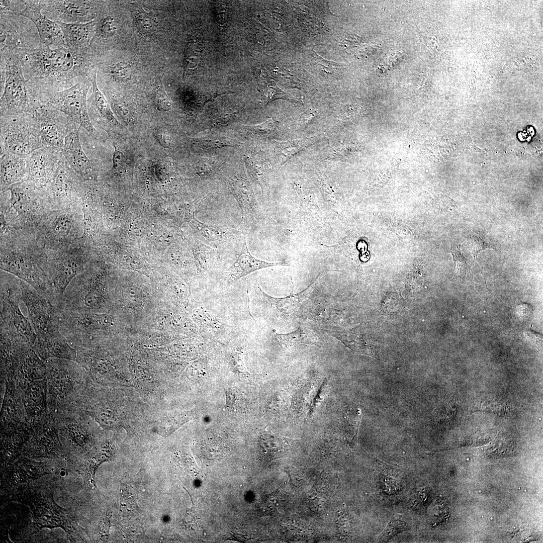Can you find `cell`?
<instances>
[{"label":"cell","instance_id":"1","mask_svg":"<svg viewBox=\"0 0 543 543\" xmlns=\"http://www.w3.org/2000/svg\"><path fill=\"white\" fill-rule=\"evenodd\" d=\"M1 240V269L27 282L55 306L46 250L36 231H15Z\"/></svg>","mask_w":543,"mask_h":543},{"label":"cell","instance_id":"2","mask_svg":"<svg viewBox=\"0 0 543 543\" xmlns=\"http://www.w3.org/2000/svg\"><path fill=\"white\" fill-rule=\"evenodd\" d=\"M20 58L25 78L44 91L63 90L82 76L94 77L90 76L92 60L89 55H75L67 47L39 46L25 51Z\"/></svg>","mask_w":543,"mask_h":543},{"label":"cell","instance_id":"3","mask_svg":"<svg viewBox=\"0 0 543 543\" xmlns=\"http://www.w3.org/2000/svg\"><path fill=\"white\" fill-rule=\"evenodd\" d=\"M46 189L25 180L1 191V222L13 230L36 229L52 209Z\"/></svg>","mask_w":543,"mask_h":543},{"label":"cell","instance_id":"4","mask_svg":"<svg viewBox=\"0 0 543 543\" xmlns=\"http://www.w3.org/2000/svg\"><path fill=\"white\" fill-rule=\"evenodd\" d=\"M44 361L46 367L47 413L58 415L82 410L84 368L74 360L50 358Z\"/></svg>","mask_w":543,"mask_h":543},{"label":"cell","instance_id":"5","mask_svg":"<svg viewBox=\"0 0 543 543\" xmlns=\"http://www.w3.org/2000/svg\"><path fill=\"white\" fill-rule=\"evenodd\" d=\"M0 115L34 114L45 104L46 92L27 79L17 54H1Z\"/></svg>","mask_w":543,"mask_h":543},{"label":"cell","instance_id":"6","mask_svg":"<svg viewBox=\"0 0 543 543\" xmlns=\"http://www.w3.org/2000/svg\"><path fill=\"white\" fill-rule=\"evenodd\" d=\"M81 203L70 207L52 209L41 219L37 237L46 251H58L82 245L84 234Z\"/></svg>","mask_w":543,"mask_h":543},{"label":"cell","instance_id":"7","mask_svg":"<svg viewBox=\"0 0 543 543\" xmlns=\"http://www.w3.org/2000/svg\"><path fill=\"white\" fill-rule=\"evenodd\" d=\"M20 279L1 269V334L29 347L37 335L28 318L20 309Z\"/></svg>","mask_w":543,"mask_h":543},{"label":"cell","instance_id":"8","mask_svg":"<svg viewBox=\"0 0 543 543\" xmlns=\"http://www.w3.org/2000/svg\"><path fill=\"white\" fill-rule=\"evenodd\" d=\"M1 152L26 157L45 146L34 114L1 116Z\"/></svg>","mask_w":543,"mask_h":543},{"label":"cell","instance_id":"9","mask_svg":"<svg viewBox=\"0 0 543 543\" xmlns=\"http://www.w3.org/2000/svg\"><path fill=\"white\" fill-rule=\"evenodd\" d=\"M94 77L82 76L69 88L48 91L45 102V105L65 113L93 135L97 131L89 116L86 97Z\"/></svg>","mask_w":543,"mask_h":543},{"label":"cell","instance_id":"10","mask_svg":"<svg viewBox=\"0 0 543 543\" xmlns=\"http://www.w3.org/2000/svg\"><path fill=\"white\" fill-rule=\"evenodd\" d=\"M0 13L1 54H20L39 46V34L30 20L12 12Z\"/></svg>","mask_w":543,"mask_h":543},{"label":"cell","instance_id":"11","mask_svg":"<svg viewBox=\"0 0 543 543\" xmlns=\"http://www.w3.org/2000/svg\"><path fill=\"white\" fill-rule=\"evenodd\" d=\"M81 245L58 251H46L56 307L71 281L85 269Z\"/></svg>","mask_w":543,"mask_h":543},{"label":"cell","instance_id":"12","mask_svg":"<svg viewBox=\"0 0 543 543\" xmlns=\"http://www.w3.org/2000/svg\"><path fill=\"white\" fill-rule=\"evenodd\" d=\"M85 187L86 182L71 168L62 155L53 177L46 188L52 202V209L70 207L80 203Z\"/></svg>","mask_w":543,"mask_h":543},{"label":"cell","instance_id":"13","mask_svg":"<svg viewBox=\"0 0 543 543\" xmlns=\"http://www.w3.org/2000/svg\"><path fill=\"white\" fill-rule=\"evenodd\" d=\"M20 287L22 300L27 307L29 319L37 337L60 332L58 312L49 300L21 279Z\"/></svg>","mask_w":543,"mask_h":543},{"label":"cell","instance_id":"14","mask_svg":"<svg viewBox=\"0 0 543 543\" xmlns=\"http://www.w3.org/2000/svg\"><path fill=\"white\" fill-rule=\"evenodd\" d=\"M45 146L62 151L65 138L80 126L62 112L49 105H42L34 112Z\"/></svg>","mask_w":543,"mask_h":543},{"label":"cell","instance_id":"15","mask_svg":"<svg viewBox=\"0 0 543 543\" xmlns=\"http://www.w3.org/2000/svg\"><path fill=\"white\" fill-rule=\"evenodd\" d=\"M42 10L52 14L55 21L65 23H86L95 20L99 4L83 0H40Z\"/></svg>","mask_w":543,"mask_h":543},{"label":"cell","instance_id":"16","mask_svg":"<svg viewBox=\"0 0 543 543\" xmlns=\"http://www.w3.org/2000/svg\"><path fill=\"white\" fill-rule=\"evenodd\" d=\"M25 8L19 15L30 20L35 26L40 38L39 46L56 48L67 47L61 28L41 13L40 0L23 1Z\"/></svg>","mask_w":543,"mask_h":543},{"label":"cell","instance_id":"17","mask_svg":"<svg viewBox=\"0 0 543 543\" xmlns=\"http://www.w3.org/2000/svg\"><path fill=\"white\" fill-rule=\"evenodd\" d=\"M62 157V151L49 146L35 150L27 156L26 180L46 189L51 182Z\"/></svg>","mask_w":543,"mask_h":543},{"label":"cell","instance_id":"18","mask_svg":"<svg viewBox=\"0 0 543 543\" xmlns=\"http://www.w3.org/2000/svg\"><path fill=\"white\" fill-rule=\"evenodd\" d=\"M80 128V126H78L66 136L62 153L71 168L86 182L95 178L96 173L90 160L82 148L79 139Z\"/></svg>","mask_w":543,"mask_h":543},{"label":"cell","instance_id":"19","mask_svg":"<svg viewBox=\"0 0 543 543\" xmlns=\"http://www.w3.org/2000/svg\"><path fill=\"white\" fill-rule=\"evenodd\" d=\"M55 21L61 29L68 48L75 55L86 56L96 31L95 20L82 23Z\"/></svg>","mask_w":543,"mask_h":543},{"label":"cell","instance_id":"20","mask_svg":"<svg viewBox=\"0 0 543 543\" xmlns=\"http://www.w3.org/2000/svg\"><path fill=\"white\" fill-rule=\"evenodd\" d=\"M320 275L306 289L302 291L294 293L293 290L289 295L284 298H276L270 296L258 288L265 305L275 315L282 319L288 320L297 313L303 302L309 296L315 286Z\"/></svg>","mask_w":543,"mask_h":543},{"label":"cell","instance_id":"21","mask_svg":"<svg viewBox=\"0 0 543 543\" xmlns=\"http://www.w3.org/2000/svg\"><path fill=\"white\" fill-rule=\"evenodd\" d=\"M90 119L95 121L108 132L114 128L122 126L117 120L111 106L98 87L97 82V70L93 79L92 92L87 101Z\"/></svg>","mask_w":543,"mask_h":543},{"label":"cell","instance_id":"22","mask_svg":"<svg viewBox=\"0 0 543 543\" xmlns=\"http://www.w3.org/2000/svg\"><path fill=\"white\" fill-rule=\"evenodd\" d=\"M32 348L43 360L50 358L76 360L77 357V350L71 346L60 332L37 336Z\"/></svg>","mask_w":543,"mask_h":543},{"label":"cell","instance_id":"23","mask_svg":"<svg viewBox=\"0 0 543 543\" xmlns=\"http://www.w3.org/2000/svg\"><path fill=\"white\" fill-rule=\"evenodd\" d=\"M28 173L27 156L16 155L1 152V191L11 186L27 179Z\"/></svg>","mask_w":543,"mask_h":543},{"label":"cell","instance_id":"24","mask_svg":"<svg viewBox=\"0 0 543 543\" xmlns=\"http://www.w3.org/2000/svg\"><path fill=\"white\" fill-rule=\"evenodd\" d=\"M287 261L269 262L256 258L248 250L245 236L243 237L242 248L236 260L232 266L231 278L237 281L244 276L257 270L276 266H288Z\"/></svg>","mask_w":543,"mask_h":543},{"label":"cell","instance_id":"25","mask_svg":"<svg viewBox=\"0 0 543 543\" xmlns=\"http://www.w3.org/2000/svg\"><path fill=\"white\" fill-rule=\"evenodd\" d=\"M100 66L99 73L107 81L116 82H126L130 80L134 73L133 64L129 61H106Z\"/></svg>","mask_w":543,"mask_h":543},{"label":"cell","instance_id":"26","mask_svg":"<svg viewBox=\"0 0 543 543\" xmlns=\"http://www.w3.org/2000/svg\"><path fill=\"white\" fill-rule=\"evenodd\" d=\"M233 195L245 216L249 217L255 206V199L249 182L243 178H236L231 185Z\"/></svg>","mask_w":543,"mask_h":543},{"label":"cell","instance_id":"27","mask_svg":"<svg viewBox=\"0 0 543 543\" xmlns=\"http://www.w3.org/2000/svg\"><path fill=\"white\" fill-rule=\"evenodd\" d=\"M321 135L303 139L277 142L278 152L281 165L294 155L313 145L320 140Z\"/></svg>","mask_w":543,"mask_h":543},{"label":"cell","instance_id":"28","mask_svg":"<svg viewBox=\"0 0 543 543\" xmlns=\"http://www.w3.org/2000/svg\"><path fill=\"white\" fill-rule=\"evenodd\" d=\"M324 330L327 334L338 339L352 350L361 354L372 355L366 340L360 333L350 331Z\"/></svg>","mask_w":543,"mask_h":543},{"label":"cell","instance_id":"29","mask_svg":"<svg viewBox=\"0 0 543 543\" xmlns=\"http://www.w3.org/2000/svg\"><path fill=\"white\" fill-rule=\"evenodd\" d=\"M275 336L282 344L288 346L312 344L315 339V334L303 327L286 334L275 333Z\"/></svg>","mask_w":543,"mask_h":543},{"label":"cell","instance_id":"30","mask_svg":"<svg viewBox=\"0 0 543 543\" xmlns=\"http://www.w3.org/2000/svg\"><path fill=\"white\" fill-rule=\"evenodd\" d=\"M200 225L202 235L209 245L217 246L236 237L235 233L225 230L216 226L201 223Z\"/></svg>","mask_w":543,"mask_h":543},{"label":"cell","instance_id":"31","mask_svg":"<svg viewBox=\"0 0 543 543\" xmlns=\"http://www.w3.org/2000/svg\"><path fill=\"white\" fill-rule=\"evenodd\" d=\"M134 22L138 31L145 35L153 34L157 27L155 17L152 14L145 11L135 15Z\"/></svg>","mask_w":543,"mask_h":543},{"label":"cell","instance_id":"32","mask_svg":"<svg viewBox=\"0 0 543 543\" xmlns=\"http://www.w3.org/2000/svg\"><path fill=\"white\" fill-rule=\"evenodd\" d=\"M406 528V522L400 514H395L384 530L378 536L379 541H386Z\"/></svg>","mask_w":543,"mask_h":543},{"label":"cell","instance_id":"33","mask_svg":"<svg viewBox=\"0 0 543 543\" xmlns=\"http://www.w3.org/2000/svg\"><path fill=\"white\" fill-rule=\"evenodd\" d=\"M245 127L249 134L254 137L262 138L269 136L276 132L278 123L274 119H269L259 124Z\"/></svg>","mask_w":543,"mask_h":543},{"label":"cell","instance_id":"34","mask_svg":"<svg viewBox=\"0 0 543 543\" xmlns=\"http://www.w3.org/2000/svg\"><path fill=\"white\" fill-rule=\"evenodd\" d=\"M454 261L455 272L453 279L464 278L471 271L465 257L461 253L460 246L452 247L450 250Z\"/></svg>","mask_w":543,"mask_h":543},{"label":"cell","instance_id":"35","mask_svg":"<svg viewBox=\"0 0 543 543\" xmlns=\"http://www.w3.org/2000/svg\"><path fill=\"white\" fill-rule=\"evenodd\" d=\"M244 161L251 177L257 181H261L265 171L261 158L257 155L246 154L244 155Z\"/></svg>","mask_w":543,"mask_h":543},{"label":"cell","instance_id":"36","mask_svg":"<svg viewBox=\"0 0 543 543\" xmlns=\"http://www.w3.org/2000/svg\"><path fill=\"white\" fill-rule=\"evenodd\" d=\"M195 144L203 149H213L225 147L235 148L236 143L228 138L223 137H212L197 139L195 141Z\"/></svg>","mask_w":543,"mask_h":543},{"label":"cell","instance_id":"37","mask_svg":"<svg viewBox=\"0 0 543 543\" xmlns=\"http://www.w3.org/2000/svg\"><path fill=\"white\" fill-rule=\"evenodd\" d=\"M258 85L259 91L263 96L264 102L268 104L275 100L286 99L293 100V98L289 97L288 95L284 93L277 87L268 85L265 82L264 84L259 82Z\"/></svg>","mask_w":543,"mask_h":543},{"label":"cell","instance_id":"38","mask_svg":"<svg viewBox=\"0 0 543 543\" xmlns=\"http://www.w3.org/2000/svg\"><path fill=\"white\" fill-rule=\"evenodd\" d=\"M467 244L473 255L474 261L482 251L487 248H493L492 245L487 241L484 237L478 235H469L467 237Z\"/></svg>","mask_w":543,"mask_h":543},{"label":"cell","instance_id":"39","mask_svg":"<svg viewBox=\"0 0 543 543\" xmlns=\"http://www.w3.org/2000/svg\"><path fill=\"white\" fill-rule=\"evenodd\" d=\"M200 49L197 42L190 41L187 44L185 52L186 67L193 69L199 63L200 56Z\"/></svg>","mask_w":543,"mask_h":543},{"label":"cell","instance_id":"40","mask_svg":"<svg viewBox=\"0 0 543 543\" xmlns=\"http://www.w3.org/2000/svg\"><path fill=\"white\" fill-rule=\"evenodd\" d=\"M154 100L155 106L159 110L167 111L171 109V102L161 83L158 84L156 87Z\"/></svg>","mask_w":543,"mask_h":543},{"label":"cell","instance_id":"41","mask_svg":"<svg viewBox=\"0 0 543 543\" xmlns=\"http://www.w3.org/2000/svg\"><path fill=\"white\" fill-rule=\"evenodd\" d=\"M222 164L218 157H206L201 159L199 161L197 167L200 173L208 175L216 170Z\"/></svg>","mask_w":543,"mask_h":543},{"label":"cell","instance_id":"42","mask_svg":"<svg viewBox=\"0 0 543 543\" xmlns=\"http://www.w3.org/2000/svg\"><path fill=\"white\" fill-rule=\"evenodd\" d=\"M113 145L114 150L112 157L113 166L111 170L113 173L120 172L125 168L126 159L124 153L118 149L115 143Z\"/></svg>","mask_w":543,"mask_h":543},{"label":"cell","instance_id":"43","mask_svg":"<svg viewBox=\"0 0 543 543\" xmlns=\"http://www.w3.org/2000/svg\"><path fill=\"white\" fill-rule=\"evenodd\" d=\"M1 12L19 14L25 8L23 1H1Z\"/></svg>","mask_w":543,"mask_h":543},{"label":"cell","instance_id":"44","mask_svg":"<svg viewBox=\"0 0 543 543\" xmlns=\"http://www.w3.org/2000/svg\"><path fill=\"white\" fill-rule=\"evenodd\" d=\"M196 318L204 325L214 328L218 323L214 316L204 310H199L195 313Z\"/></svg>","mask_w":543,"mask_h":543},{"label":"cell","instance_id":"45","mask_svg":"<svg viewBox=\"0 0 543 543\" xmlns=\"http://www.w3.org/2000/svg\"><path fill=\"white\" fill-rule=\"evenodd\" d=\"M533 312L532 306L526 303H522L516 307L515 313L517 317L520 320L527 319Z\"/></svg>","mask_w":543,"mask_h":543},{"label":"cell","instance_id":"46","mask_svg":"<svg viewBox=\"0 0 543 543\" xmlns=\"http://www.w3.org/2000/svg\"><path fill=\"white\" fill-rule=\"evenodd\" d=\"M155 135L159 143L163 147L166 148L171 147V138L167 131L164 130L159 129L155 132Z\"/></svg>","mask_w":543,"mask_h":543},{"label":"cell","instance_id":"47","mask_svg":"<svg viewBox=\"0 0 543 543\" xmlns=\"http://www.w3.org/2000/svg\"><path fill=\"white\" fill-rule=\"evenodd\" d=\"M446 509L447 508H446V507L443 505V504H440L439 509V504L436 503L433 508V510L432 512V516H434V520L436 521L438 520V522L444 520L445 517H446L445 516H447L448 511Z\"/></svg>","mask_w":543,"mask_h":543},{"label":"cell","instance_id":"48","mask_svg":"<svg viewBox=\"0 0 543 543\" xmlns=\"http://www.w3.org/2000/svg\"><path fill=\"white\" fill-rule=\"evenodd\" d=\"M523 334L528 340L533 341V343H537L542 341V335L531 329L525 331Z\"/></svg>","mask_w":543,"mask_h":543}]
</instances>
